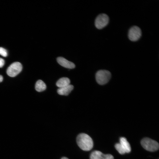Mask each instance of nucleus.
<instances>
[{"instance_id":"obj_1","label":"nucleus","mask_w":159,"mask_h":159,"mask_svg":"<svg viewBox=\"0 0 159 159\" xmlns=\"http://www.w3.org/2000/svg\"><path fill=\"white\" fill-rule=\"evenodd\" d=\"M77 142L79 147L84 151H89L93 148V141L92 138L88 135L81 133L77 138Z\"/></svg>"},{"instance_id":"obj_2","label":"nucleus","mask_w":159,"mask_h":159,"mask_svg":"<svg viewBox=\"0 0 159 159\" xmlns=\"http://www.w3.org/2000/svg\"><path fill=\"white\" fill-rule=\"evenodd\" d=\"M115 148L117 151L121 154L130 153L131 150L130 145L125 137L120 138V143H116Z\"/></svg>"},{"instance_id":"obj_3","label":"nucleus","mask_w":159,"mask_h":159,"mask_svg":"<svg viewBox=\"0 0 159 159\" xmlns=\"http://www.w3.org/2000/svg\"><path fill=\"white\" fill-rule=\"evenodd\" d=\"M111 77L110 72L106 70H100L96 73L95 78L97 82L103 85L107 83Z\"/></svg>"},{"instance_id":"obj_4","label":"nucleus","mask_w":159,"mask_h":159,"mask_svg":"<svg viewBox=\"0 0 159 159\" xmlns=\"http://www.w3.org/2000/svg\"><path fill=\"white\" fill-rule=\"evenodd\" d=\"M142 146L147 150L154 152L159 148L158 143L156 141L149 138H145L141 141Z\"/></svg>"},{"instance_id":"obj_5","label":"nucleus","mask_w":159,"mask_h":159,"mask_svg":"<svg viewBox=\"0 0 159 159\" xmlns=\"http://www.w3.org/2000/svg\"><path fill=\"white\" fill-rule=\"evenodd\" d=\"M109 20V17L107 15L105 14H101L96 17L95 19V26L98 29H101L107 25Z\"/></svg>"},{"instance_id":"obj_6","label":"nucleus","mask_w":159,"mask_h":159,"mask_svg":"<svg viewBox=\"0 0 159 159\" xmlns=\"http://www.w3.org/2000/svg\"><path fill=\"white\" fill-rule=\"evenodd\" d=\"M22 68V65L21 63L18 62H14L8 68L6 73L9 76L14 77L21 71Z\"/></svg>"},{"instance_id":"obj_7","label":"nucleus","mask_w":159,"mask_h":159,"mask_svg":"<svg viewBox=\"0 0 159 159\" xmlns=\"http://www.w3.org/2000/svg\"><path fill=\"white\" fill-rule=\"evenodd\" d=\"M142 32L140 29L136 26H134L129 29L128 37L130 41L135 42L140 38Z\"/></svg>"},{"instance_id":"obj_8","label":"nucleus","mask_w":159,"mask_h":159,"mask_svg":"<svg viewBox=\"0 0 159 159\" xmlns=\"http://www.w3.org/2000/svg\"><path fill=\"white\" fill-rule=\"evenodd\" d=\"M57 62L62 66L69 69H73L75 67L74 64L65 58L62 57H59L57 58Z\"/></svg>"},{"instance_id":"obj_9","label":"nucleus","mask_w":159,"mask_h":159,"mask_svg":"<svg viewBox=\"0 0 159 159\" xmlns=\"http://www.w3.org/2000/svg\"><path fill=\"white\" fill-rule=\"evenodd\" d=\"M74 86L71 85H69L66 86L59 88L57 89L58 93L61 95H67L73 90Z\"/></svg>"},{"instance_id":"obj_10","label":"nucleus","mask_w":159,"mask_h":159,"mask_svg":"<svg viewBox=\"0 0 159 159\" xmlns=\"http://www.w3.org/2000/svg\"><path fill=\"white\" fill-rule=\"evenodd\" d=\"M70 80L67 77H63L59 79L57 82L56 85L59 88L66 86L69 85Z\"/></svg>"},{"instance_id":"obj_11","label":"nucleus","mask_w":159,"mask_h":159,"mask_svg":"<svg viewBox=\"0 0 159 159\" xmlns=\"http://www.w3.org/2000/svg\"><path fill=\"white\" fill-rule=\"evenodd\" d=\"M35 88L37 91L41 92L45 90L46 88V85L42 80H39L35 84Z\"/></svg>"},{"instance_id":"obj_12","label":"nucleus","mask_w":159,"mask_h":159,"mask_svg":"<svg viewBox=\"0 0 159 159\" xmlns=\"http://www.w3.org/2000/svg\"><path fill=\"white\" fill-rule=\"evenodd\" d=\"M102 153L98 150H95L93 151L90 155V159H99Z\"/></svg>"},{"instance_id":"obj_13","label":"nucleus","mask_w":159,"mask_h":159,"mask_svg":"<svg viewBox=\"0 0 159 159\" xmlns=\"http://www.w3.org/2000/svg\"><path fill=\"white\" fill-rule=\"evenodd\" d=\"M99 159H114V157L111 154H105L102 153Z\"/></svg>"},{"instance_id":"obj_14","label":"nucleus","mask_w":159,"mask_h":159,"mask_svg":"<svg viewBox=\"0 0 159 159\" xmlns=\"http://www.w3.org/2000/svg\"><path fill=\"white\" fill-rule=\"evenodd\" d=\"M0 54L4 57H6L8 55L7 52L4 48L0 47Z\"/></svg>"},{"instance_id":"obj_15","label":"nucleus","mask_w":159,"mask_h":159,"mask_svg":"<svg viewBox=\"0 0 159 159\" xmlns=\"http://www.w3.org/2000/svg\"><path fill=\"white\" fill-rule=\"evenodd\" d=\"M4 60L3 59L0 58V67H2L4 64Z\"/></svg>"},{"instance_id":"obj_16","label":"nucleus","mask_w":159,"mask_h":159,"mask_svg":"<svg viewBox=\"0 0 159 159\" xmlns=\"http://www.w3.org/2000/svg\"><path fill=\"white\" fill-rule=\"evenodd\" d=\"M3 80V77L2 76L0 75V82H2Z\"/></svg>"},{"instance_id":"obj_17","label":"nucleus","mask_w":159,"mask_h":159,"mask_svg":"<svg viewBox=\"0 0 159 159\" xmlns=\"http://www.w3.org/2000/svg\"><path fill=\"white\" fill-rule=\"evenodd\" d=\"M61 159H69L68 158L66 157H62Z\"/></svg>"}]
</instances>
